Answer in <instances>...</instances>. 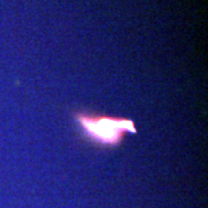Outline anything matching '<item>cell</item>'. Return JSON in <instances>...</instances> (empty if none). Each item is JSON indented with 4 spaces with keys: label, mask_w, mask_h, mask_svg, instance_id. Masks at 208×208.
Returning <instances> with one entry per match:
<instances>
[{
    "label": "cell",
    "mask_w": 208,
    "mask_h": 208,
    "mask_svg": "<svg viewBox=\"0 0 208 208\" xmlns=\"http://www.w3.org/2000/svg\"><path fill=\"white\" fill-rule=\"evenodd\" d=\"M76 119L84 135L99 146L112 147L119 145L125 133L135 132L133 123L127 119L88 113L78 114Z\"/></svg>",
    "instance_id": "1"
}]
</instances>
